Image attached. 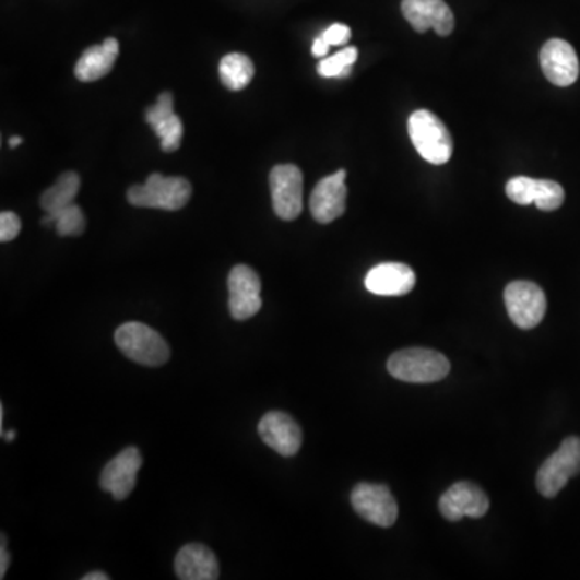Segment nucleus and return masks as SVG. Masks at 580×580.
<instances>
[{"label":"nucleus","instance_id":"f257e3e1","mask_svg":"<svg viewBox=\"0 0 580 580\" xmlns=\"http://www.w3.org/2000/svg\"><path fill=\"white\" fill-rule=\"evenodd\" d=\"M192 196L191 182L181 176L166 178L161 173L149 176L144 185L129 188L128 202L141 209H158L176 212L185 209Z\"/></svg>","mask_w":580,"mask_h":580},{"label":"nucleus","instance_id":"f03ea898","mask_svg":"<svg viewBox=\"0 0 580 580\" xmlns=\"http://www.w3.org/2000/svg\"><path fill=\"white\" fill-rule=\"evenodd\" d=\"M390 376L412 384L442 381L450 372V362L440 352L429 348H406L395 352L387 362Z\"/></svg>","mask_w":580,"mask_h":580},{"label":"nucleus","instance_id":"7ed1b4c3","mask_svg":"<svg viewBox=\"0 0 580 580\" xmlns=\"http://www.w3.org/2000/svg\"><path fill=\"white\" fill-rule=\"evenodd\" d=\"M115 344L129 359L149 368L165 365L169 359V347L165 339L142 322L121 324L115 332Z\"/></svg>","mask_w":580,"mask_h":580},{"label":"nucleus","instance_id":"20e7f679","mask_svg":"<svg viewBox=\"0 0 580 580\" xmlns=\"http://www.w3.org/2000/svg\"><path fill=\"white\" fill-rule=\"evenodd\" d=\"M409 132L413 145L424 161L443 165L453 154V139L439 117L429 110L413 111L409 118Z\"/></svg>","mask_w":580,"mask_h":580},{"label":"nucleus","instance_id":"39448f33","mask_svg":"<svg viewBox=\"0 0 580 580\" xmlns=\"http://www.w3.org/2000/svg\"><path fill=\"white\" fill-rule=\"evenodd\" d=\"M580 474V439L568 437L559 449L547 458L537 473L538 492L544 497L553 498L566 487L569 480Z\"/></svg>","mask_w":580,"mask_h":580},{"label":"nucleus","instance_id":"423d86ee","mask_svg":"<svg viewBox=\"0 0 580 580\" xmlns=\"http://www.w3.org/2000/svg\"><path fill=\"white\" fill-rule=\"evenodd\" d=\"M271 200L284 222L298 218L304 209V175L295 165H277L270 173Z\"/></svg>","mask_w":580,"mask_h":580},{"label":"nucleus","instance_id":"0eeeda50","mask_svg":"<svg viewBox=\"0 0 580 580\" xmlns=\"http://www.w3.org/2000/svg\"><path fill=\"white\" fill-rule=\"evenodd\" d=\"M505 305L511 321L521 329H534L547 313V297L531 281H514L505 289Z\"/></svg>","mask_w":580,"mask_h":580},{"label":"nucleus","instance_id":"6e6552de","mask_svg":"<svg viewBox=\"0 0 580 580\" xmlns=\"http://www.w3.org/2000/svg\"><path fill=\"white\" fill-rule=\"evenodd\" d=\"M352 507L365 521L390 528L399 518V505L384 484L362 483L352 490Z\"/></svg>","mask_w":580,"mask_h":580},{"label":"nucleus","instance_id":"1a4fd4ad","mask_svg":"<svg viewBox=\"0 0 580 580\" xmlns=\"http://www.w3.org/2000/svg\"><path fill=\"white\" fill-rule=\"evenodd\" d=\"M229 311L237 321L250 320L261 310V281L256 271L247 264H237L230 270Z\"/></svg>","mask_w":580,"mask_h":580},{"label":"nucleus","instance_id":"9d476101","mask_svg":"<svg viewBox=\"0 0 580 580\" xmlns=\"http://www.w3.org/2000/svg\"><path fill=\"white\" fill-rule=\"evenodd\" d=\"M508 199L518 205H537L538 210L553 212L565 202V189L549 179H534L528 176H516L507 182Z\"/></svg>","mask_w":580,"mask_h":580},{"label":"nucleus","instance_id":"9b49d317","mask_svg":"<svg viewBox=\"0 0 580 580\" xmlns=\"http://www.w3.org/2000/svg\"><path fill=\"white\" fill-rule=\"evenodd\" d=\"M490 501L480 485L457 483L440 497L439 510L447 521L457 522L463 518L480 519L487 514Z\"/></svg>","mask_w":580,"mask_h":580},{"label":"nucleus","instance_id":"f8f14e48","mask_svg":"<svg viewBox=\"0 0 580 580\" xmlns=\"http://www.w3.org/2000/svg\"><path fill=\"white\" fill-rule=\"evenodd\" d=\"M141 466L142 454L135 447H128V449L120 451L102 471V490L110 494L115 500H127L131 492L134 490Z\"/></svg>","mask_w":580,"mask_h":580},{"label":"nucleus","instance_id":"ddd939ff","mask_svg":"<svg viewBox=\"0 0 580 580\" xmlns=\"http://www.w3.org/2000/svg\"><path fill=\"white\" fill-rule=\"evenodd\" d=\"M345 178H347L345 169H339L334 175L322 178L311 192V215L321 225H329L344 215L345 202H347Z\"/></svg>","mask_w":580,"mask_h":580},{"label":"nucleus","instance_id":"4468645a","mask_svg":"<svg viewBox=\"0 0 580 580\" xmlns=\"http://www.w3.org/2000/svg\"><path fill=\"white\" fill-rule=\"evenodd\" d=\"M545 78L555 86H571L579 78V59L575 47L563 39H549L541 50Z\"/></svg>","mask_w":580,"mask_h":580},{"label":"nucleus","instance_id":"2eb2a0df","mask_svg":"<svg viewBox=\"0 0 580 580\" xmlns=\"http://www.w3.org/2000/svg\"><path fill=\"white\" fill-rule=\"evenodd\" d=\"M402 13L415 32L434 29L439 36H449L454 28V16L443 0H402Z\"/></svg>","mask_w":580,"mask_h":580},{"label":"nucleus","instance_id":"dca6fc26","mask_svg":"<svg viewBox=\"0 0 580 580\" xmlns=\"http://www.w3.org/2000/svg\"><path fill=\"white\" fill-rule=\"evenodd\" d=\"M260 439L281 457H294L301 447L300 426L283 412H270L258 424Z\"/></svg>","mask_w":580,"mask_h":580},{"label":"nucleus","instance_id":"f3484780","mask_svg":"<svg viewBox=\"0 0 580 580\" xmlns=\"http://www.w3.org/2000/svg\"><path fill=\"white\" fill-rule=\"evenodd\" d=\"M416 274L409 264L381 263L366 274V289L375 295L400 297L410 294L415 287Z\"/></svg>","mask_w":580,"mask_h":580},{"label":"nucleus","instance_id":"a211bd4d","mask_svg":"<svg viewBox=\"0 0 580 580\" xmlns=\"http://www.w3.org/2000/svg\"><path fill=\"white\" fill-rule=\"evenodd\" d=\"M145 121L161 138L163 152H176L181 147L182 128L181 118L173 110L171 93H163L157 98V104L145 111Z\"/></svg>","mask_w":580,"mask_h":580},{"label":"nucleus","instance_id":"6ab92c4d","mask_svg":"<svg viewBox=\"0 0 580 580\" xmlns=\"http://www.w3.org/2000/svg\"><path fill=\"white\" fill-rule=\"evenodd\" d=\"M175 571L181 580H216L220 566L215 553L205 545L191 544L179 549Z\"/></svg>","mask_w":580,"mask_h":580},{"label":"nucleus","instance_id":"aec40b11","mask_svg":"<svg viewBox=\"0 0 580 580\" xmlns=\"http://www.w3.org/2000/svg\"><path fill=\"white\" fill-rule=\"evenodd\" d=\"M120 46L115 37H108L100 46H93L84 50L81 59L74 67V76L83 83H93L107 76L117 62Z\"/></svg>","mask_w":580,"mask_h":580},{"label":"nucleus","instance_id":"412c9836","mask_svg":"<svg viewBox=\"0 0 580 580\" xmlns=\"http://www.w3.org/2000/svg\"><path fill=\"white\" fill-rule=\"evenodd\" d=\"M253 76H256V64L246 54H227L220 62V80L223 86L234 93L246 90Z\"/></svg>","mask_w":580,"mask_h":580},{"label":"nucleus","instance_id":"4be33fe9","mask_svg":"<svg viewBox=\"0 0 580 580\" xmlns=\"http://www.w3.org/2000/svg\"><path fill=\"white\" fill-rule=\"evenodd\" d=\"M81 179L74 171H67L57 179L52 188L47 189L40 196V206L44 212L52 213L64 206L73 205L78 192H80Z\"/></svg>","mask_w":580,"mask_h":580},{"label":"nucleus","instance_id":"5701e85b","mask_svg":"<svg viewBox=\"0 0 580 580\" xmlns=\"http://www.w3.org/2000/svg\"><path fill=\"white\" fill-rule=\"evenodd\" d=\"M44 226H56L57 233L62 237H76L81 236L86 229V218H84L83 212L76 203L73 205L64 206L57 212L47 213L43 220H40Z\"/></svg>","mask_w":580,"mask_h":580},{"label":"nucleus","instance_id":"b1692460","mask_svg":"<svg viewBox=\"0 0 580 580\" xmlns=\"http://www.w3.org/2000/svg\"><path fill=\"white\" fill-rule=\"evenodd\" d=\"M358 60V49L354 46L345 47L341 52L328 59H322L318 64V73L322 78H344L351 74L352 64Z\"/></svg>","mask_w":580,"mask_h":580},{"label":"nucleus","instance_id":"393cba45","mask_svg":"<svg viewBox=\"0 0 580 580\" xmlns=\"http://www.w3.org/2000/svg\"><path fill=\"white\" fill-rule=\"evenodd\" d=\"M22 230V222L13 212H2L0 215V240L10 242L15 239Z\"/></svg>","mask_w":580,"mask_h":580},{"label":"nucleus","instance_id":"a878e982","mask_svg":"<svg viewBox=\"0 0 580 580\" xmlns=\"http://www.w3.org/2000/svg\"><path fill=\"white\" fill-rule=\"evenodd\" d=\"M321 36L329 46H344V44H347L348 40H351L352 32L347 25L334 23V25L329 26Z\"/></svg>","mask_w":580,"mask_h":580},{"label":"nucleus","instance_id":"bb28decb","mask_svg":"<svg viewBox=\"0 0 580 580\" xmlns=\"http://www.w3.org/2000/svg\"><path fill=\"white\" fill-rule=\"evenodd\" d=\"M9 566L10 555L9 552H7L5 535H2V545H0V579L5 578Z\"/></svg>","mask_w":580,"mask_h":580},{"label":"nucleus","instance_id":"cd10ccee","mask_svg":"<svg viewBox=\"0 0 580 580\" xmlns=\"http://www.w3.org/2000/svg\"><path fill=\"white\" fill-rule=\"evenodd\" d=\"M329 47L331 46L322 39V36H318L315 39L313 47H311V52H313L315 57H324L328 56Z\"/></svg>","mask_w":580,"mask_h":580},{"label":"nucleus","instance_id":"c85d7f7f","mask_svg":"<svg viewBox=\"0 0 580 580\" xmlns=\"http://www.w3.org/2000/svg\"><path fill=\"white\" fill-rule=\"evenodd\" d=\"M110 576L105 575L102 571L90 572V575L84 576L83 580H108Z\"/></svg>","mask_w":580,"mask_h":580},{"label":"nucleus","instance_id":"c756f323","mask_svg":"<svg viewBox=\"0 0 580 580\" xmlns=\"http://www.w3.org/2000/svg\"><path fill=\"white\" fill-rule=\"evenodd\" d=\"M23 139L20 138V135H13L12 139H10V147L15 149L16 145L22 144Z\"/></svg>","mask_w":580,"mask_h":580},{"label":"nucleus","instance_id":"7c9ffc66","mask_svg":"<svg viewBox=\"0 0 580 580\" xmlns=\"http://www.w3.org/2000/svg\"><path fill=\"white\" fill-rule=\"evenodd\" d=\"M15 430L13 429H10V430H7V434H3V439L7 440V442H12L13 439H15Z\"/></svg>","mask_w":580,"mask_h":580}]
</instances>
